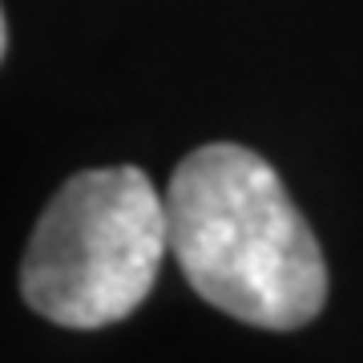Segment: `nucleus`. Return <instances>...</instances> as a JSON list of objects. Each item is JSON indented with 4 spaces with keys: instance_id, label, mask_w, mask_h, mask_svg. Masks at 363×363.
Listing matches in <instances>:
<instances>
[{
    "instance_id": "obj_2",
    "label": "nucleus",
    "mask_w": 363,
    "mask_h": 363,
    "mask_svg": "<svg viewBox=\"0 0 363 363\" xmlns=\"http://www.w3.org/2000/svg\"><path fill=\"white\" fill-rule=\"evenodd\" d=\"M166 250V198L142 169H81L37 218L21 295L57 327H109L145 303Z\"/></svg>"
},
{
    "instance_id": "obj_1",
    "label": "nucleus",
    "mask_w": 363,
    "mask_h": 363,
    "mask_svg": "<svg viewBox=\"0 0 363 363\" xmlns=\"http://www.w3.org/2000/svg\"><path fill=\"white\" fill-rule=\"evenodd\" d=\"M169 255L210 307L262 331L307 327L327 303V262L283 178L247 145L210 142L166 186Z\"/></svg>"
}]
</instances>
